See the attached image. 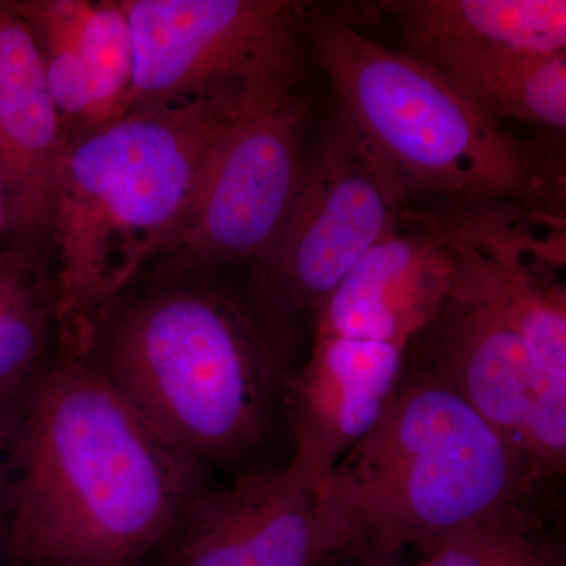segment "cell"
Listing matches in <instances>:
<instances>
[{"label":"cell","mask_w":566,"mask_h":566,"mask_svg":"<svg viewBox=\"0 0 566 566\" xmlns=\"http://www.w3.org/2000/svg\"><path fill=\"white\" fill-rule=\"evenodd\" d=\"M535 486L515 447L417 367L403 370L385 415L316 491L337 551L385 562L528 504Z\"/></svg>","instance_id":"4"},{"label":"cell","mask_w":566,"mask_h":566,"mask_svg":"<svg viewBox=\"0 0 566 566\" xmlns=\"http://www.w3.org/2000/svg\"><path fill=\"white\" fill-rule=\"evenodd\" d=\"M419 566H565L564 551L528 504L446 536Z\"/></svg>","instance_id":"18"},{"label":"cell","mask_w":566,"mask_h":566,"mask_svg":"<svg viewBox=\"0 0 566 566\" xmlns=\"http://www.w3.org/2000/svg\"><path fill=\"white\" fill-rule=\"evenodd\" d=\"M0 554H2V553H0Z\"/></svg>","instance_id":"21"},{"label":"cell","mask_w":566,"mask_h":566,"mask_svg":"<svg viewBox=\"0 0 566 566\" xmlns=\"http://www.w3.org/2000/svg\"><path fill=\"white\" fill-rule=\"evenodd\" d=\"M2 3L35 35L61 40L80 55L96 82L111 122L128 114L134 51L132 29L120 2L24 0Z\"/></svg>","instance_id":"16"},{"label":"cell","mask_w":566,"mask_h":566,"mask_svg":"<svg viewBox=\"0 0 566 566\" xmlns=\"http://www.w3.org/2000/svg\"><path fill=\"white\" fill-rule=\"evenodd\" d=\"M57 290L28 245L0 249V387L21 386L50 357Z\"/></svg>","instance_id":"17"},{"label":"cell","mask_w":566,"mask_h":566,"mask_svg":"<svg viewBox=\"0 0 566 566\" xmlns=\"http://www.w3.org/2000/svg\"><path fill=\"white\" fill-rule=\"evenodd\" d=\"M6 233H9V210H7L6 189L0 175V240Z\"/></svg>","instance_id":"20"},{"label":"cell","mask_w":566,"mask_h":566,"mask_svg":"<svg viewBox=\"0 0 566 566\" xmlns=\"http://www.w3.org/2000/svg\"><path fill=\"white\" fill-rule=\"evenodd\" d=\"M22 386L0 387V553L6 536L7 510L20 452Z\"/></svg>","instance_id":"19"},{"label":"cell","mask_w":566,"mask_h":566,"mask_svg":"<svg viewBox=\"0 0 566 566\" xmlns=\"http://www.w3.org/2000/svg\"><path fill=\"white\" fill-rule=\"evenodd\" d=\"M452 281L423 364L493 424L536 485L566 469V296L513 240H472L444 223Z\"/></svg>","instance_id":"5"},{"label":"cell","mask_w":566,"mask_h":566,"mask_svg":"<svg viewBox=\"0 0 566 566\" xmlns=\"http://www.w3.org/2000/svg\"><path fill=\"white\" fill-rule=\"evenodd\" d=\"M21 412L11 566H140L207 490L202 461L63 346L22 386Z\"/></svg>","instance_id":"1"},{"label":"cell","mask_w":566,"mask_h":566,"mask_svg":"<svg viewBox=\"0 0 566 566\" xmlns=\"http://www.w3.org/2000/svg\"><path fill=\"white\" fill-rule=\"evenodd\" d=\"M305 40L401 208L412 196L479 205L543 196L528 148L411 55L340 17H311Z\"/></svg>","instance_id":"6"},{"label":"cell","mask_w":566,"mask_h":566,"mask_svg":"<svg viewBox=\"0 0 566 566\" xmlns=\"http://www.w3.org/2000/svg\"><path fill=\"white\" fill-rule=\"evenodd\" d=\"M84 357L203 464L234 463L260 449L294 376L273 331L237 297L208 286L111 304Z\"/></svg>","instance_id":"3"},{"label":"cell","mask_w":566,"mask_h":566,"mask_svg":"<svg viewBox=\"0 0 566 566\" xmlns=\"http://www.w3.org/2000/svg\"><path fill=\"white\" fill-rule=\"evenodd\" d=\"M401 346L315 335L311 359L290 382L286 408L294 436L289 468L318 488L375 427L405 370Z\"/></svg>","instance_id":"11"},{"label":"cell","mask_w":566,"mask_h":566,"mask_svg":"<svg viewBox=\"0 0 566 566\" xmlns=\"http://www.w3.org/2000/svg\"><path fill=\"white\" fill-rule=\"evenodd\" d=\"M69 140L35 35L0 2V175L9 233L29 240L50 232Z\"/></svg>","instance_id":"13"},{"label":"cell","mask_w":566,"mask_h":566,"mask_svg":"<svg viewBox=\"0 0 566 566\" xmlns=\"http://www.w3.org/2000/svg\"><path fill=\"white\" fill-rule=\"evenodd\" d=\"M167 543L163 566H315L338 553L316 486L289 465L205 490Z\"/></svg>","instance_id":"10"},{"label":"cell","mask_w":566,"mask_h":566,"mask_svg":"<svg viewBox=\"0 0 566 566\" xmlns=\"http://www.w3.org/2000/svg\"><path fill=\"white\" fill-rule=\"evenodd\" d=\"M262 106L233 99L167 104L70 137L51 222L63 348L85 356L104 311L155 262L185 219L216 144Z\"/></svg>","instance_id":"2"},{"label":"cell","mask_w":566,"mask_h":566,"mask_svg":"<svg viewBox=\"0 0 566 566\" xmlns=\"http://www.w3.org/2000/svg\"><path fill=\"white\" fill-rule=\"evenodd\" d=\"M401 205L374 156L337 112L305 163L300 192L266 256L279 311L314 308L397 226Z\"/></svg>","instance_id":"9"},{"label":"cell","mask_w":566,"mask_h":566,"mask_svg":"<svg viewBox=\"0 0 566 566\" xmlns=\"http://www.w3.org/2000/svg\"><path fill=\"white\" fill-rule=\"evenodd\" d=\"M381 7L403 31L406 54L566 52L565 0H398Z\"/></svg>","instance_id":"14"},{"label":"cell","mask_w":566,"mask_h":566,"mask_svg":"<svg viewBox=\"0 0 566 566\" xmlns=\"http://www.w3.org/2000/svg\"><path fill=\"white\" fill-rule=\"evenodd\" d=\"M411 55V54H408ZM494 122L565 132L566 52L411 55Z\"/></svg>","instance_id":"15"},{"label":"cell","mask_w":566,"mask_h":566,"mask_svg":"<svg viewBox=\"0 0 566 566\" xmlns=\"http://www.w3.org/2000/svg\"><path fill=\"white\" fill-rule=\"evenodd\" d=\"M450 281L452 262L441 230L430 219L415 232L400 233L395 226L316 305L315 335L406 349L434 322Z\"/></svg>","instance_id":"12"},{"label":"cell","mask_w":566,"mask_h":566,"mask_svg":"<svg viewBox=\"0 0 566 566\" xmlns=\"http://www.w3.org/2000/svg\"><path fill=\"white\" fill-rule=\"evenodd\" d=\"M134 51L129 111L296 95L307 3L292 0H122Z\"/></svg>","instance_id":"7"},{"label":"cell","mask_w":566,"mask_h":566,"mask_svg":"<svg viewBox=\"0 0 566 566\" xmlns=\"http://www.w3.org/2000/svg\"><path fill=\"white\" fill-rule=\"evenodd\" d=\"M304 118V103L293 95L227 129L185 219L153 262L158 274L185 277L266 256L303 182Z\"/></svg>","instance_id":"8"}]
</instances>
